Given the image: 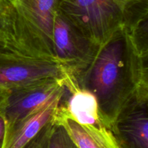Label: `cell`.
Instances as JSON below:
<instances>
[{
    "label": "cell",
    "instance_id": "1",
    "mask_svg": "<svg viewBox=\"0 0 148 148\" xmlns=\"http://www.w3.org/2000/svg\"><path fill=\"white\" fill-rule=\"evenodd\" d=\"M76 82L95 95L101 120L111 130L121 110L136 95L140 84V57L127 27L117 30L99 46Z\"/></svg>",
    "mask_w": 148,
    "mask_h": 148
},
{
    "label": "cell",
    "instance_id": "2",
    "mask_svg": "<svg viewBox=\"0 0 148 148\" xmlns=\"http://www.w3.org/2000/svg\"><path fill=\"white\" fill-rule=\"evenodd\" d=\"M49 78L63 81L68 90L77 85L56 59L20 46L0 51V88L12 90Z\"/></svg>",
    "mask_w": 148,
    "mask_h": 148
},
{
    "label": "cell",
    "instance_id": "3",
    "mask_svg": "<svg viewBox=\"0 0 148 148\" xmlns=\"http://www.w3.org/2000/svg\"><path fill=\"white\" fill-rule=\"evenodd\" d=\"M59 10L98 46L121 27H127L125 14L115 0H60Z\"/></svg>",
    "mask_w": 148,
    "mask_h": 148
},
{
    "label": "cell",
    "instance_id": "4",
    "mask_svg": "<svg viewBox=\"0 0 148 148\" xmlns=\"http://www.w3.org/2000/svg\"><path fill=\"white\" fill-rule=\"evenodd\" d=\"M98 48L59 10L53 27V55L75 82L90 66Z\"/></svg>",
    "mask_w": 148,
    "mask_h": 148
},
{
    "label": "cell",
    "instance_id": "5",
    "mask_svg": "<svg viewBox=\"0 0 148 148\" xmlns=\"http://www.w3.org/2000/svg\"><path fill=\"white\" fill-rule=\"evenodd\" d=\"M25 33L33 49L55 59L53 27L60 0H12Z\"/></svg>",
    "mask_w": 148,
    "mask_h": 148
},
{
    "label": "cell",
    "instance_id": "6",
    "mask_svg": "<svg viewBox=\"0 0 148 148\" xmlns=\"http://www.w3.org/2000/svg\"><path fill=\"white\" fill-rule=\"evenodd\" d=\"M66 90L65 83L54 78L45 79L10 90L1 108L7 124L6 136L14 126Z\"/></svg>",
    "mask_w": 148,
    "mask_h": 148
},
{
    "label": "cell",
    "instance_id": "7",
    "mask_svg": "<svg viewBox=\"0 0 148 148\" xmlns=\"http://www.w3.org/2000/svg\"><path fill=\"white\" fill-rule=\"evenodd\" d=\"M111 130L120 148H148V98L137 90L124 107Z\"/></svg>",
    "mask_w": 148,
    "mask_h": 148
},
{
    "label": "cell",
    "instance_id": "8",
    "mask_svg": "<svg viewBox=\"0 0 148 148\" xmlns=\"http://www.w3.org/2000/svg\"><path fill=\"white\" fill-rule=\"evenodd\" d=\"M67 89L16 124L6 136L3 148H25L49 123L54 120Z\"/></svg>",
    "mask_w": 148,
    "mask_h": 148
},
{
    "label": "cell",
    "instance_id": "9",
    "mask_svg": "<svg viewBox=\"0 0 148 148\" xmlns=\"http://www.w3.org/2000/svg\"><path fill=\"white\" fill-rule=\"evenodd\" d=\"M57 114L69 117L84 125H104L100 115L96 97L79 86L70 91L66 90Z\"/></svg>",
    "mask_w": 148,
    "mask_h": 148
},
{
    "label": "cell",
    "instance_id": "10",
    "mask_svg": "<svg viewBox=\"0 0 148 148\" xmlns=\"http://www.w3.org/2000/svg\"><path fill=\"white\" fill-rule=\"evenodd\" d=\"M55 121L62 124L79 148H120L113 132L105 125H84L56 114Z\"/></svg>",
    "mask_w": 148,
    "mask_h": 148
},
{
    "label": "cell",
    "instance_id": "11",
    "mask_svg": "<svg viewBox=\"0 0 148 148\" xmlns=\"http://www.w3.org/2000/svg\"><path fill=\"white\" fill-rule=\"evenodd\" d=\"M12 46L36 53L27 42L12 0H0V51Z\"/></svg>",
    "mask_w": 148,
    "mask_h": 148
},
{
    "label": "cell",
    "instance_id": "12",
    "mask_svg": "<svg viewBox=\"0 0 148 148\" xmlns=\"http://www.w3.org/2000/svg\"><path fill=\"white\" fill-rule=\"evenodd\" d=\"M129 34L139 57L148 54V11L130 29Z\"/></svg>",
    "mask_w": 148,
    "mask_h": 148
},
{
    "label": "cell",
    "instance_id": "13",
    "mask_svg": "<svg viewBox=\"0 0 148 148\" xmlns=\"http://www.w3.org/2000/svg\"><path fill=\"white\" fill-rule=\"evenodd\" d=\"M125 14L128 30L148 11V0H115Z\"/></svg>",
    "mask_w": 148,
    "mask_h": 148
},
{
    "label": "cell",
    "instance_id": "14",
    "mask_svg": "<svg viewBox=\"0 0 148 148\" xmlns=\"http://www.w3.org/2000/svg\"><path fill=\"white\" fill-rule=\"evenodd\" d=\"M46 148H79L66 129L53 120L49 131Z\"/></svg>",
    "mask_w": 148,
    "mask_h": 148
},
{
    "label": "cell",
    "instance_id": "15",
    "mask_svg": "<svg viewBox=\"0 0 148 148\" xmlns=\"http://www.w3.org/2000/svg\"><path fill=\"white\" fill-rule=\"evenodd\" d=\"M138 90L148 95V54L140 57V84Z\"/></svg>",
    "mask_w": 148,
    "mask_h": 148
},
{
    "label": "cell",
    "instance_id": "16",
    "mask_svg": "<svg viewBox=\"0 0 148 148\" xmlns=\"http://www.w3.org/2000/svg\"><path fill=\"white\" fill-rule=\"evenodd\" d=\"M53 121L45 127L43 130L25 148H46L48 137Z\"/></svg>",
    "mask_w": 148,
    "mask_h": 148
},
{
    "label": "cell",
    "instance_id": "17",
    "mask_svg": "<svg viewBox=\"0 0 148 148\" xmlns=\"http://www.w3.org/2000/svg\"><path fill=\"white\" fill-rule=\"evenodd\" d=\"M7 133V124L1 108L0 109V148H3Z\"/></svg>",
    "mask_w": 148,
    "mask_h": 148
},
{
    "label": "cell",
    "instance_id": "18",
    "mask_svg": "<svg viewBox=\"0 0 148 148\" xmlns=\"http://www.w3.org/2000/svg\"><path fill=\"white\" fill-rule=\"evenodd\" d=\"M10 90L0 88V109L2 108L7 102Z\"/></svg>",
    "mask_w": 148,
    "mask_h": 148
},
{
    "label": "cell",
    "instance_id": "19",
    "mask_svg": "<svg viewBox=\"0 0 148 148\" xmlns=\"http://www.w3.org/2000/svg\"><path fill=\"white\" fill-rule=\"evenodd\" d=\"M147 98H148V95H147Z\"/></svg>",
    "mask_w": 148,
    "mask_h": 148
}]
</instances>
